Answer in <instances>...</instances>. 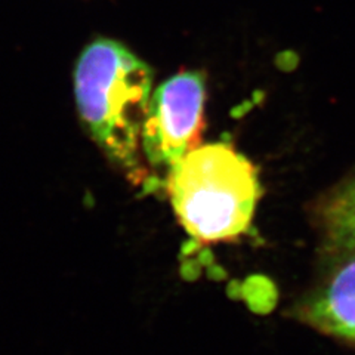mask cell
Segmentation results:
<instances>
[{
	"mask_svg": "<svg viewBox=\"0 0 355 355\" xmlns=\"http://www.w3.org/2000/svg\"><path fill=\"white\" fill-rule=\"evenodd\" d=\"M153 70L125 44L96 39L74 69V95L85 129L133 181L148 178L141 137L151 99Z\"/></svg>",
	"mask_w": 355,
	"mask_h": 355,
	"instance_id": "1",
	"label": "cell"
},
{
	"mask_svg": "<svg viewBox=\"0 0 355 355\" xmlns=\"http://www.w3.org/2000/svg\"><path fill=\"white\" fill-rule=\"evenodd\" d=\"M178 222L203 246L248 234L261 198L258 171L225 142L198 146L166 175Z\"/></svg>",
	"mask_w": 355,
	"mask_h": 355,
	"instance_id": "2",
	"label": "cell"
},
{
	"mask_svg": "<svg viewBox=\"0 0 355 355\" xmlns=\"http://www.w3.org/2000/svg\"><path fill=\"white\" fill-rule=\"evenodd\" d=\"M206 80L198 71H182L162 83L150 99L144 121L142 157L166 175L202 139Z\"/></svg>",
	"mask_w": 355,
	"mask_h": 355,
	"instance_id": "3",
	"label": "cell"
},
{
	"mask_svg": "<svg viewBox=\"0 0 355 355\" xmlns=\"http://www.w3.org/2000/svg\"><path fill=\"white\" fill-rule=\"evenodd\" d=\"M336 262L299 306V317L330 336L355 343V252Z\"/></svg>",
	"mask_w": 355,
	"mask_h": 355,
	"instance_id": "4",
	"label": "cell"
},
{
	"mask_svg": "<svg viewBox=\"0 0 355 355\" xmlns=\"http://www.w3.org/2000/svg\"><path fill=\"white\" fill-rule=\"evenodd\" d=\"M320 224L333 253L355 252V178L324 200Z\"/></svg>",
	"mask_w": 355,
	"mask_h": 355,
	"instance_id": "5",
	"label": "cell"
}]
</instances>
